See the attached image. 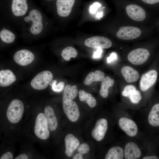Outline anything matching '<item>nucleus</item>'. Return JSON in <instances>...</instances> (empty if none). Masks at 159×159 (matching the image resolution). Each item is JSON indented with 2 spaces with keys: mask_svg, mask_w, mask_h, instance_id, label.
Segmentation results:
<instances>
[{
  "mask_svg": "<svg viewBox=\"0 0 159 159\" xmlns=\"http://www.w3.org/2000/svg\"><path fill=\"white\" fill-rule=\"evenodd\" d=\"M49 25V20L44 13L36 8L30 9L20 24L21 36L27 40L45 37Z\"/></svg>",
  "mask_w": 159,
  "mask_h": 159,
  "instance_id": "f257e3e1",
  "label": "nucleus"
},
{
  "mask_svg": "<svg viewBox=\"0 0 159 159\" xmlns=\"http://www.w3.org/2000/svg\"><path fill=\"white\" fill-rule=\"evenodd\" d=\"M24 110V105L20 100H13L9 105L6 115L8 121L12 123L19 122L22 116Z\"/></svg>",
  "mask_w": 159,
  "mask_h": 159,
  "instance_id": "f03ea898",
  "label": "nucleus"
},
{
  "mask_svg": "<svg viewBox=\"0 0 159 159\" xmlns=\"http://www.w3.org/2000/svg\"><path fill=\"white\" fill-rule=\"evenodd\" d=\"M53 75L49 71L45 70L37 74L32 80L31 85L34 89L41 90L46 88L52 81Z\"/></svg>",
  "mask_w": 159,
  "mask_h": 159,
  "instance_id": "7ed1b4c3",
  "label": "nucleus"
},
{
  "mask_svg": "<svg viewBox=\"0 0 159 159\" xmlns=\"http://www.w3.org/2000/svg\"><path fill=\"white\" fill-rule=\"evenodd\" d=\"M48 126L44 114L41 113L37 115L35 122L34 132L39 138L45 140L49 136Z\"/></svg>",
  "mask_w": 159,
  "mask_h": 159,
  "instance_id": "20e7f679",
  "label": "nucleus"
},
{
  "mask_svg": "<svg viewBox=\"0 0 159 159\" xmlns=\"http://www.w3.org/2000/svg\"><path fill=\"white\" fill-rule=\"evenodd\" d=\"M150 53L146 49L138 48L131 51L127 55L129 61L135 65H140L145 62L148 59Z\"/></svg>",
  "mask_w": 159,
  "mask_h": 159,
  "instance_id": "39448f33",
  "label": "nucleus"
},
{
  "mask_svg": "<svg viewBox=\"0 0 159 159\" xmlns=\"http://www.w3.org/2000/svg\"><path fill=\"white\" fill-rule=\"evenodd\" d=\"M63 111L69 120L71 122H76L80 116V112L77 104L73 100H68L63 102Z\"/></svg>",
  "mask_w": 159,
  "mask_h": 159,
  "instance_id": "423d86ee",
  "label": "nucleus"
},
{
  "mask_svg": "<svg viewBox=\"0 0 159 159\" xmlns=\"http://www.w3.org/2000/svg\"><path fill=\"white\" fill-rule=\"evenodd\" d=\"M158 77V72L154 69L150 70L143 74L140 78V90L143 92H145L153 87Z\"/></svg>",
  "mask_w": 159,
  "mask_h": 159,
  "instance_id": "0eeeda50",
  "label": "nucleus"
},
{
  "mask_svg": "<svg viewBox=\"0 0 159 159\" xmlns=\"http://www.w3.org/2000/svg\"><path fill=\"white\" fill-rule=\"evenodd\" d=\"M86 46L95 49H107L110 47L112 42L109 39L102 36H94L87 39L84 42Z\"/></svg>",
  "mask_w": 159,
  "mask_h": 159,
  "instance_id": "6e6552de",
  "label": "nucleus"
},
{
  "mask_svg": "<svg viewBox=\"0 0 159 159\" xmlns=\"http://www.w3.org/2000/svg\"><path fill=\"white\" fill-rule=\"evenodd\" d=\"M34 54L30 51L22 49L16 51L13 56L14 61L18 64L25 66L32 63L34 60Z\"/></svg>",
  "mask_w": 159,
  "mask_h": 159,
  "instance_id": "1a4fd4ad",
  "label": "nucleus"
},
{
  "mask_svg": "<svg viewBox=\"0 0 159 159\" xmlns=\"http://www.w3.org/2000/svg\"><path fill=\"white\" fill-rule=\"evenodd\" d=\"M141 31L138 28L131 26L121 27L116 34L117 37L123 40H131L135 39L139 37Z\"/></svg>",
  "mask_w": 159,
  "mask_h": 159,
  "instance_id": "9d476101",
  "label": "nucleus"
},
{
  "mask_svg": "<svg viewBox=\"0 0 159 159\" xmlns=\"http://www.w3.org/2000/svg\"><path fill=\"white\" fill-rule=\"evenodd\" d=\"M108 129V123L106 119L101 118L96 122L93 129L91 135L96 140L100 141L105 137Z\"/></svg>",
  "mask_w": 159,
  "mask_h": 159,
  "instance_id": "9b49d317",
  "label": "nucleus"
},
{
  "mask_svg": "<svg viewBox=\"0 0 159 159\" xmlns=\"http://www.w3.org/2000/svg\"><path fill=\"white\" fill-rule=\"evenodd\" d=\"M120 128L128 136L133 137L135 136L138 131V127L135 123L132 120L122 117L119 121Z\"/></svg>",
  "mask_w": 159,
  "mask_h": 159,
  "instance_id": "f8f14e48",
  "label": "nucleus"
},
{
  "mask_svg": "<svg viewBox=\"0 0 159 159\" xmlns=\"http://www.w3.org/2000/svg\"><path fill=\"white\" fill-rule=\"evenodd\" d=\"M75 0H57V12L62 17L68 16L71 13Z\"/></svg>",
  "mask_w": 159,
  "mask_h": 159,
  "instance_id": "ddd939ff",
  "label": "nucleus"
},
{
  "mask_svg": "<svg viewBox=\"0 0 159 159\" xmlns=\"http://www.w3.org/2000/svg\"><path fill=\"white\" fill-rule=\"evenodd\" d=\"M126 11L128 16L134 21H142L145 18L146 14L144 10L138 5H129L126 6Z\"/></svg>",
  "mask_w": 159,
  "mask_h": 159,
  "instance_id": "4468645a",
  "label": "nucleus"
},
{
  "mask_svg": "<svg viewBox=\"0 0 159 159\" xmlns=\"http://www.w3.org/2000/svg\"><path fill=\"white\" fill-rule=\"evenodd\" d=\"M64 142L65 153L68 157H70L79 146V141L73 134H69L65 136Z\"/></svg>",
  "mask_w": 159,
  "mask_h": 159,
  "instance_id": "2eb2a0df",
  "label": "nucleus"
},
{
  "mask_svg": "<svg viewBox=\"0 0 159 159\" xmlns=\"http://www.w3.org/2000/svg\"><path fill=\"white\" fill-rule=\"evenodd\" d=\"M124 154L126 159H136L140 156L141 152L135 143L130 142L127 143L125 145Z\"/></svg>",
  "mask_w": 159,
  "mask_h": 159,
  "instance_id": "dca6fc26",
  "label": "nucleus"
},
{
  "mask_svg": "<svg viewBox=\"0 0 159 159\" xmlns=\"http://www.w3.org/2000/svg\"><path fill=\"white\" fill-rule=\"evenodd\" d=\"M44 113L49 129L52 131L55 130L57 128L58 121L53 109L49 106H47L44 108Z\"/></svg>",
  "mask_w": 159,
  "mask_h": 159,
  "instance_id": "f3484780",
  "label": "nucleus"
},
{
  "mask_svg": "<svg viewBox=\"0 0 159 159\" xmlns=\"http://www.w3.org/2000/svg\"><path fill=\"white\" fill-rule=\"evenodd\" d=\"M121 72L125 81L129 83L137 81L140 77L138 72L129 66L123 67L121 68Z\"/></svg>",
  "mask_w": 159,
  "mask_h": 159,
  "instance_id": "a211bd4d",
  "label": "nucleus"
},
{
  "mask_svg": "<svg viewBox=\"0 0 159 159\" xmlns=\"http://www.w3.org/2000/svg\"><path fill=\"white\" fill-rule=\"evenodd\" d=\"M16 80V76L11 70L6 69L0 71V86L5 87L10 86Z\"/></svg>",
  "mask_w": 159,
  "mask_h": 159,
  "instance_id": "6ab92c4d",
  "label": "nucleus"
},
{
  "mask_svg": "<svg viewBox=\"0 0 159 159\" xmlns=\"http://www.w3.org/2000/svg\"><path fill=\"white\" fill-rule=\"evenodd\" d=\"M16 37L15 33L7 26L1 27L0 39L2 42L6 44H11L15 41Z\"/></svg>",
  "mask_w": 159,
  "mask_h": 159,
  "instance_id": "aec40b11",
  "label": "nucleus"
},
{
  "mask_svg": "<svg viewBox=\"0 0 159 159\" xmlns=\"http://www.w3.org/2000/svg\"><path fill=\"white\" fill-rule=\"evenodd\" d=\"M115 82L114 80L109 76L104 77L101 81L100 94L102 97L105 98L107 97L109 94V89L112 87Z\"/></svg>",
  "mask_w": 159,
  "mask_h": 159,
  "instance_id": "412c9836",
  "label": "nucleus"
},
{
  "mask_svg": "<svg viewBox=\"0 0 159 159\" xmlns=\"http://www.w3.org/2000/svg\"><path fill=\"white\" fill-rule=\"evenodd\" d=\"M148 121L151 126H159V103L154 105L152 107L148 115Z\"/></svg>",
  "mask_w": 159,
  "mask_h": 159,
  "instance_id": "4be33fe9",
  "label": "nucleus"
},
{
  "mask_svg": "<svg viewBox=\"0 0 159 159\" xmlns=\"http://www.w3.org/2000/svg\"><path fill=\"white\" fill-rule=\"evenodd\" d=\"M104 73L100 70L95 72H91L86 77L84 81V84L86 85H90L94 82L102 81L105 77Z\"/></svg>",
  "mask_w": 159,
  "mask_h": 159,
  "instance_id": "5701e85b",
  "label": "nucleus"
},
{
  "mask_svg": "<svg viewBox=\"0 0 159 159\" xmlns=\"http://www.w3.org/2000/svg\"><path fill=\"white\" fill-rule=\"evenodd\" d=\"M78 93V90L76 85L71 86L69 84L66 85L64 89L62 102L68 100H73L76 97Z\"/></svg>",
  "mask_w": 159,
  "mask_h": 159,
  "instance_id": "b1692460",
  "label": "nucleus"
},
{
  "mask_svg": "<svg viewBox=\"0 0 159 159\" xmlns=\"http://www.w3.org/2000/svg\"><path fill=\"white\" fill-rule=\"evenodd\" d=\"M124 157L123 149L118 146L113 147L108 151L105 157V159H122Z\"/></svg>",
  "mask_w": 159,
  "mask_h": 159,
  "instance_id": "393cba45",
  "label": "nucleus"
},
{
  "mask_svg": "<svg viewBox=\"0 0 159 159\" xmlns=\"http://www.w3.org/2000/svg\"><path fill=\"white\" fill-rule=\"evenodd\" d=\"M78 95L80 100L81 102H86L90 107L93 108L96 106V100L90 94L81 90L78 92Z\"/></svg>",
  "mask_w": 159,
  "mask_h": 159,
  "instance_id": "a878e982",
  "label": "nucleus"
},
{
  "mask_svg": "<svg viewBox=\"0 0 159 159\" xmlns=\"http://www.w3.org/2000/svg\"><path fill=\"white\" fill-rule=\"evenodd\" d=\"M77 55V52L75 49L71 46L67 47L62 51L61 56L66 61L69 60L71 58H75Z\"/></svg>",
  "mask_w": 159,
  "mask_h": 159,
  "instance_id": "bb28decb",
  "label": "nucleus"
},
{
  "mask_svg": "<svg viewBox=\"0 0 159 159\" xmlns=\"http://www.w3.org/2000/svg\"><path fill=\"white\" fill-rule=\"evenodd\" d=\"M57 81L53 80L49 83L50 85L52 86V90L54 92H59L64 90V87L65 83L61 81L57 84Z\"/></svg>",
  "mask_w": 159,
  "mask_h": 159,
  "instance_id": "cd10ccee",
  "label": "nucleus"
},
{
  "mask_svg": "<svg viewBox=\"0 0 159 159\" xmlns=\"http://www.w3.org/2000/svg\"><path fill=\"white\" fill-rule=\"evenodd\" d=\"M129 98L132 103L137 104L141 100L142 96L140 92L136 90L131 94Z\"/></svg>",
  "mask_w": 159,
  "mask_h": 159,
  "instance_id": "c85d7f7f",
  "label": "nucleus"
},
{
  "mask_svg": "<svg viewBox=\"0 0 159 159\" xmlns=\"http://www.w3.org/2000/svg\"><path fill=\"white\" fill-rule=\"evenodd\" d=\"M136 90V87L134 86L127 85L124 87L122 94L123 96L129 98L131 94Z\"/></svg>",
  "mask_w": 159,
  "mask_h": 159,
  "instance_id": "c756f323",
  "label": "nucleus"
},
{
  "mask_svg": "<svg viewBox=\"0 0 159 159\" xmlns=\"http://www.w3.org/2000/svg\"><path fill=\"white\" fill-rule=\"evenodd\" d=\"M90 150L89 146L86 143H83L77 148L78 153L81 156L88 153Z\"/></svg>",
  "mask_w": 159,
  "mask_h": 159,
  "instance_id": "7c9ffc66",
  "label": "nucleus"
},
{
  "mask_svg": "<svg viewBox=\"0 0 159 159\" xmlns=\"http://www.w3.org/2000/svg\"><path fill=\"white\" fill-rule=\"evenodd\" d=\"M101 6L100 4L96 2L93 3L90 7L89 11L91 14H94L97 11V8Z\"/></svg>",
  "mask_w": 159,
  "mask_h": 159,
  "instance_id": "2f4dec72",
  "label": "nucleus"
},
{
  "mask_svg": "<svg viewBox=\"0 0 159 159\" xmlns=\"http://www.w3.org/2000/svg\"><path fill=\"white\" fill-rule=\"evenodd\" d=\"M117 58V56L116 53L115 52H113L110 54L109 57L107 58V62L108 63H110L116 60Z\"/></svg>",
  "mask_w": 159,
  "mask_h": 159,
  "instance_id": "473e14b6",
  "label": "nucleus"
},
{
  "mask_svg": "<svg viewBox=\"0 0 159 159\" xmlns=\"http://www.w3.org/2000/svg\"><path fill=\"white\" fill-rule=\"evenodd\" d=\"M102 53V49H97L96 51L93 54V57L94 58H99L101 56Z\"/></svg>",
  "mask_w": 159,
  "mask_h": 159,
  "instance_id": "72a5a7b5",
  "label": "nucleus"
},
{
  "mask_svg": "<svg viewBox=\"0 0 159 159\" xmlns=\"http://www.w3.org/2000/svg\"><path fill=\"white\" fill-rule=\"evenodd\" d=\"M13 158L12 154L8 151L3 154L1 157L0 159H12Z\"/></svg>",
  "mask_w": 159,
  "mask_h": 159,
  "instance_id": "f704fd0d",
  "label": "nucleus"
},
{
  "mask_svg": "<svg viewBox=\"0 0 159 159\" xmlns=\"http://www.w3.org/2000/svg\"><path fill=\"white\" fill-rule=\"evenodd\" d=\"M144 2L149 4H154L159 2V0H142Z\"/></svg>",
  "mask_w": 159,
  "mask_h": 159,
  "instance_id": "c9c22d12",
  "label": "nucleus"
},
{
  "mask_svg": "<svg viewBox=\"0 0 159 159\" xmlns=\"http://www.w3.org/2000/svg\"><path fill=\"white\" fill-rule=\"evenodd\" d=\"M15 159H27L28 156L25 154H20L15 158Z\"/></svg>",
  "mask_w": 159,
  "mask_h": 159,
  "instance_id": "e433bc0d",
  "label": "nucleus"
},
{
  "mask_svg": "<svg viewBox=\"0 0 159 159\" xmlns=\"http://www.w3.org/2000/svg\"><path fill=\"white\" fill-rule=\"evenodd\" d=\"M143 159H158V157L155 155L146 156L143 157Z\"/></svg>",
  "mask_w": 159,
  "mask_h": 159,
  "instance_id": "4c0bfd02",
  "label": "nucleus"
},
{
  "mask_svg": "<svg viewBox=\"0 0 159 159\" xmlns=\"http://www.w3.org/2000/svg\"><path fill=\"white\" fill-rule=\"evenodd\" d=\"M83 156L80 155L78 153L75 155L72 158L73 159H83Z\"/></svg>",
  "mask_w": 159,
  "mask_h": 159,
  "instance_id": "58836bf2",
  "label": "nucleus"
},
{
  "mask_svg": "<svg viewBox=\"0 0 159 159\" xmlns=\"http://www.w3.org/2000/svg\"><path fill=\"white\" fill-rule=\"evenodd\" d=\"M102 14L103 12H102L98 13L96 15V17L98 19H100L102 16Z\"/></svg>",
  "mask_w": 159,
  "mask_h": 159,
  "instance_id": "ea45409f",
  "label": "nucleus"
},
{
  "mask_svg": "<svg viewBox=\"0 0 159 159\" xmlns=\"http://www.w3.org/2000/svg\"><path fill=\"white\" fill-rule=\"evenodd\" d=\"M46 0L49 1H52L53 0Z\"/></svg>",
  "mask_w": 159,
  "mask_h": 159,
  "instance_id": "a19ab883",
  "label": "nucleus"
}]
</instances>
